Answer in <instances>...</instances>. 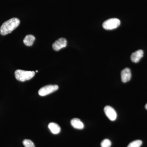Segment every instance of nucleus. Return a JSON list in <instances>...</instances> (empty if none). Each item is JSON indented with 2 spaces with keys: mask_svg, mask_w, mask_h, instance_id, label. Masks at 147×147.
<instances>
[{
  "mask_svg": "<svg viewBox=\"0 0 147 147\" xmlns=\"http://www.w3.org/2000/svg\"><path fill=\"white\" fill-rule=\"evenodd\" d=\"M20 23V20L18 18H11L2 24L0 28V34L1 35L4 36L10 33L18 27Z\"/></svg>",
  "mask_w": 147,
  "mask_h": 147,
  "instance_id": "1",
  "label": "nucleus"
},
{
  "mask_svg": "<svg viewBox=\"0 0 147 147\" xmlns=\"http://www.w3.org/2000/svg\"><path fill=\"white\" fill-rule=\"evenodd\" d=\"M34 71H25V70L17 69L15 71L16 79L20 82H24L32 79L35 75Z\"/></svg>",
  "mask_w": 147,
  "mask_h": 147,
  "instance_id": "2",
  "label": "nucleus"
},
{
  "mask_svg": "<svg viewBox=\"0 0 147 147\" xmlns=\"http://www.w3.org/2000/svg\"><path fill=\"white\" fill-rule=\"evenodd\" d=\"M120 24L121 21L118 18H110L104 22L102 24V27L106 30H114L117 28Z\"/></svg>",
  "mask_w": 147,
  "mask_h": 147,
  "instance_id": "3",
  "label": "nucleus"
},
{
  "mask_svg": "<svg viewBox=\"0 0 147 147\" xmlns=\"http://www.w3.org/2000/svg\"><path fill=\"white\" fill-rule=\"evenodd\" d=\"M58 89L59 86L57 85H47L42 87L39 90L38 94L41 96H45L56 91Z\"/></svg>",
  "mask_w": 147,
  "mask_h": 147,
  "instance_id": "4",
  "label": "nucleus"
},
{
  "mask_svg": "<svg viewBox=\"0 0 147 147\" xmlns=\"http://www.w3.org/2000/svg\"><path fill=\"white\" fill-rule=\"evenodd\" d=\"M105 115L110 121H115L117 118V114L114 108L110 106H105L104 109Z\"/></svg>",
  "mask_w": 147,
  "mask_h": 147,
  "instance_id": "5",
  "label": "nucleus"
},
{
  "mask_svg": "<svg viewBox=\"0 0 147 147\" xmlns=\"http://www.w3.org/2000/svg\"><path fill=\"white\" fill-rule=\"evenodd\" d=\"M67 41L65 38H61L56 40L53 44V48L55 51H58L66 47Z\"/></svg>",
  "mask_w": 147,
  "mask_h": 147,
  "instance_id": "6",
  "label": "nucleus"
},
{
  "mask_svg": "<svg viewBox=\"0 0 147 147\" xmlns=\"http://www.w3.org/2000/svg\"><path fill=\"white\" fill-rule=\"evenodd\" d=\"M131 76V70L129 68H125L121 72V78L123 83H126L130 81Z\"/></svg>",
  "mask_w": 147,
  "mask_h": 147,
  "instance_id": "7",
  "label": "nucleus"
},
{
  "mask_svg": "<svg viewBox=\"0 0 147 147\" xmlns=\"http://www.w3.org/2000/svg\"><path fill=\"white\" fill-rule=\"evenodd\" d=\"M144 56V51L139 50L132 53L131 56V60L133 62L137 63Z\"/></svg>",
  "mask_w": 147,
  "mask_h": 147,
  "instance_id": "8",
  "label": "nucleus"
},
{
  "mask_svg": "<svg viewBox=\"0 0 147 147\" xmlns=\"http://www.w3.org/2000/svg\"><path fill=\"white\" fill-rule=\"evenodd\" d=\"M71 124L74 128L77 129H82L84 127L83 123L78 118H74L71 120Z\"/></svg>",
  "mask_w": 147,
  "mask_h": 147,
  "instance_id": "9",
  "label": "nucleus"
},
{
  "mask_svg": "<svg viewBox=\"0 0 147 147\" xmlns=\"http://www.w3.org/2000/svg\"><path fill=\"white\" fill-rule=\"evenodd\" d=\"M48 127L53 134H58L60 132V127L55 123H50L48 125Z\"/></svg>",
  "mask_w": 147,
  "mask_h": 147,
  "instance_id": "10",
  "label": "nucleus"
},
{
  "mask_svg": "<svg viewBox=\"0 0 147 147\" xmlns=\"http://www.w3.org/2000/svg\"><path fill=\"white\" fill-rule=\"evenodd\" d=\"M35 37L32 35H28L26 36L24 40V42L25 45L28 46H31L33 44Z\"/></svg>",
  "mask_w": 147,
  "mask_h": 147,
  "instance_id": "11",
  "label": "nucleus"
},
{
  "mask_svg": "<svg viewBox=\"0 0 147 147\" xmlns=\"http://www.w3.org/2000/svg\"><path fill=\"white\" fill-rule=\"evenodd\" d=\"M142 144V142L141 140H135L130 143L127 147H140Z\"/></svg>",
  "mask_w": 147,
  "mask_h": 147,
  "instance_id": "12",
  "label": "nucleus"
},
{
  "mask_svg": "<svg viewBox=\"0 0 147 147\" xmlns=\"http://www.w3.org/2000/svg\"><path fill=\"white\" fill-rule=\"evenodd\" d=\"M23 144L25 147H35L33 142L29 139H25L23 141Z\"/></svg>",
  "mask_w": 147,
  "mask_h": 147,
  "instance_id": "13",
  "label": "nucleus"
},
{
  "mask_svg": "<svg viewBox=\"0 0 147 147\" xmlns=\"http://www.w3.org/2000/svg\"><path fill=\"white\" fill-rule=\"evenodd\" d=\"M111 144L112 143L110 140L105 139L101 142L100 145L101 147H110L111 146Z\"/></svg>",
  "mask_w": 147,
  "mask_h": 147,
  "instance_id": "14",
  "label": "nucleus"
},
{
  "mask_svg": "<svg viewBox=\"0 0 147 147\" xmlns=\"http://www.w3.org/2000/svg\"><path fill=\"white\" fill-rule=\"evenodd\" d=\"M145 108H146V109L147 110V103L146 104V105H145Z\"/></svg>",
  "mask_w": 147,
  "mask_h": 147,
  "instance_id": "15",
  "label": "nucleus"
},
{
  "mask_svg": "<svg viewBox=\"0 0 147 147\" xmlns=\"http://www.w3.org/2000/svg\"><path fill=\"white\" fill-rule=\"evenodd\" d=\"M36 72H38V70H36Z\"/></svg>",
  "mask_w": 147,
  "mask_h": 147,
  "instance_id": "16",
  "label": "nucleus"
}]
</instances>
